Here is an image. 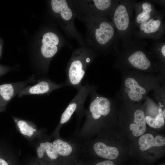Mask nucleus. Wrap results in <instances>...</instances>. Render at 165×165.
Wrapping results in <instances>:
<instances>
[{"label": "nucleus", "instance_id": "obj_1", "mask_svg": "<svg viewBox=\"0 0 165 165\" xmlns=\"http://www.w3.org/2000/svg\"><path fill=\"white\" fill-rule=\"evenodd\" d=\"M119 71L121 83L115 97L121 101L142 102L150 91L165 85V78L160 75L130 70Z\"/></svg>", "mask_w": 165, "mask_h": 165}, {"label": "nucleus", "instance_id": "obj_2", "mask_svg": "<svg viewBox=\"0 0 165 165\" xmlns=\"http://www.w3.org/2000/svg\"><path fill=\"white\" fill-rule=\"evenodd\" d=\"M76 17L85 25V46L99 55L108 54L116 37L112 22L106 16L80 12H76Z\"/></svg>", "mask_w": 165, "mask_h": 165}, {"label": "nucleus", "instance_id": "obj_3", "mask_svg": "<svg viewBox=\"0 0 165 165\" xmlns=\"http://www.w3.org/2000/svg\"><path fill=\"white\" fill-rule=\"evenodd\" d=\"M96 86L90 94V101L86 110L85 120L77 134L81 140H90L97 131L99 126L110 121L114 116V110L117 103L115 97L110 98L99 94Z\"/></svg>", "mask_w": 165, "mask_h": 165}, {"label": "nucleus", "instance_id": "obj_4", "mask_svg": "<svg viewBox=\"0 0 165 165\" xmlns=\"http://www.w3.org/2000/svg\"><path fill=\"white\" fill-rule=\"evenodd\" d=\"M98 55L86 46L75 50L66 67L67 78L63 83L64 86L73 87L79 91L83 86L82 80L87 68Z\"/></svg>", "mask_w": 165, "mask_h": 165}, {"label": "nucleus", "instance_id": "obj_5", "mask_svg": "<svg viewBox=\"0 0 165 165\" xmlns=\"http://www.w3.org/2000/svg\"><path fill=\"white\" fill-rule=\"evenodd\" d=\"M116 56L115 67L119 70H130L160 75L159 66L143 49H126L116 53Z\"/></svg>", "mask_w": 165, "mask_h": 165}, {"label": "nucleus", "instance_id": "obj_6", "mask_svg": "<svg viewBox=\"0 0 165 165\" xmlns=\"http://www.w3.org/2000/svg\"><path fill=\"white\" fill-rule=\"evenodd\" d=\"M51 4L53 11L59 14L65 33L69 37L75 39L82 46H85L84 39L74 24L76 12L74 1L52 0Z\"/></svg>", "mask_w": 165, "mask_h": 165}, {"label": "nucleus", "instance_id": "obj_7", "mask_svg": "<svg viewBox=\"0 0 165 165\" xmlns=\"http://www.w3.org/2000/svg\"><path fill=\"white\" fill-rule=\"evenodd\" d=\"M96 87L87 82L82 86L62 113L58 126L54 132L55 135H59L61 127L69 120L74 112L77 115L78 121L85 115L86 110L84 107V103L87 97Z\"/></svg>", "mask_w": 165, "mask_h": 165}, {"label": "nucleus", "instance_id": "obj_8", "mask_svg": "<svg viewBox=\"0 0 165 165\" xmlns=\"http://www.w3.org/2000/svg\"><path fill=\"white\" fill-rule=\"evenodd\" d=\"M77 11L106 16L109 15L116 5L110 0L75 1Z\"/></svg>", "mask_w": 165, "mask_h": 165}, {"label": "nucleus", "instance_id": "obj_9", "mask_svg": "<svg viewBox=\"0 0 165 165\" xmlns=\"http://www.w3.org/2000/svg\"><path fill=\"white\" fill-rule=\"evenodd\" d=\"M130 6L126 2L116 4L109 14L116 30L119 33L127 32L131 24Z\"/></svg>", "mask_w": 165, "mask_h": 165}, {"label": "nucleus", "instance_id": "obj_10", "mask_svg": "<svg viewBox=\"0 0 165 165\" xmlns=\"http://www.w3.org/2000/svg\"><path fill=\"white\" fill-rule=\"evenodd\" d=\"M36 152L41 165H59L66 161L58 155L52 142L48 140L40 143Z\"/></svg>", "mask_w": 165, "mask_h": 165}, {"label": "nucleus", "instance_id": "obj_11", "mask_svg": "<svg viewBox=\"0 0 165 165\" xmlns=\"http://www.w3.org/2000/svg\"><path fill=\"white\" fill-rule=\"evenodd\" d=\"M64 86L63 83L57 84L49 79H43L34 85L25 87L20 92L18 97L28 95L49 94L53 90Z\"/></svg>", "mask_w": 165, "mask_h": 165}, {"label": "nucleus", "instance_id": "obj_12", "mask_svg": "<svg viewBox=\"0 0 165 165\" xmlns=\"http://www.w3.org/2000/svg\"><path fill=\"white\" fill-rule=\"evenodd\" d=\"M35 81V75H33L24 81L0 85V97L3 105L6 104L13 97L18 95L23 89Z\"/></svg>", "mask_w": 165, "mask_h": 165}, {"label": "nucleus", "instance_id": "obj_13", "mask_svg": "<svg viewBox=\"0 0 165 165\" xmlns=\"http://www.w3.org/2000/svg\"><path fill=\"white\" fill-rule=\"evenodd\" d=\"M52 143L59 156L65 160L73 159L81 152L80 147L75 144L61 139L59 136H56Z\"/></svg>", "mask_w": 165, "mask_h": 165}, {"label": "nucleus", "instance_id": "obj_14", "mask_svg": "<svg viewBox=\"0 0 165 165\" xmlns=\"http://www.w3.org/2000/svg\"><path fill=\"white\" fill-rule=\"evenodd\" d=\"M162 26L161 18L159 16H152L148 21L140 24L139 30L142 34L152 36L158 34Z\"/></svg>", "mask_w": 165, "mask_h": 165}, {"label": "nucleus", "instance_id": "obj_15", "mask_svg": "<svg viewBox=\"0 0 165 165\" xmlns=\"http://www.w3.org/2000/svg\"><path fill=\"white\" fill-rule=\"evenodd\" d=\"M140 149L145 151L153 147H160L165 145V139L160 135L155 137L151 134H146L142 135L139 138L138 141Z\"/></svg>", "mask_w": 165, "mask_h": 165}, {"label": "nucleus", "instance_id": "obj_16", "mask_svg": "<svg viewBox=\"0 0 165 165\" xmlns=\"http://www.w3.org/2000/svg\"><path fill=\"white\" fill-rule=\"evenodd\" d=\"M140 11L137 13L135 21L137 24H140L149 20L153 16V8L152 5L148 2H144L141 5Z\"/></svg>", "mask_w": 165, "mask_h": 165}, {"label": "nucleus", "instance_id": "obj_17", "mask_svg": "<svg viewBox=\"0 0 165 165\" xmlns=\"http://www.w3.org/2000/svg\"><path fill=\"white\" fill-rule=\"evenodd\" d=\"M13 119L21 134L30 138L34 135L36 129L28 121L16 118Z\"/></svg>", "mask_w": 165, "mask_h": 165}, {"label": "nucleus", "instance_id": "obj_18", "mask_svg": "<svg viewBox=\"0 0 165 165\" xmlns=\"http://www.w3.org/2000/svg\"><path fill=\"white\" fill-rule=\"evenodd\" d=\"M165 110L160 112L156 117L153 118L149 116H145L146 123L150 127L159 128L165 124Z\"/></svg>", "mask_w": 165, "mask_h": 165}, {"label": "nucleus", "instance_id": "obj_19", "mask_svg": "<svg viewBox=\"0 0 165 165\" xmlns=\"http://www.w3.org/2000/svg\"><path fill=\"white\" fill-rule=\"evenodd\" d=\"M58 51L57 46L42 44L41 51L42 56L47 60L52 58Z\"/></svg>", "mask_w": 165, "mask_h": 165}, {"label": "nucleus", "instance_id": "obj_20", "mask_svg": "<svg viewBox=\"0 0 165 165\" xmlns=\"http://www.w3.org/2000/svg\"><path fill=\"white\" fill-rule=\"evenodd\" d=\"M60 40L55 33L52 32H47L43 35L42 42V44H47L57 46Z\"/></svg>", "mask_w": 165, "mask_h": 165}, {"label": "nucleus", "instance_id": "obj_21", "mask_svg": "<svg viewBox=\"0 0 165 165\" xmlns=\"http://www.w3.org/2000/svg\"><path fill=\"white\" fill-rule=\"evenodd\" d=\"M154 95L155 99L158 101L161 106L165 104V85L154 90Z\"/></svg>", "mask_w": 165, "mask_h": 165}, {"label": "nucleus", "instance_id": "obj_22", "mask_svg": "<svg viewBox=\"0 0 165 165\" xmlns=\"http://www.w3.org/2000/svg\"><path fill=\"white\" fill-rule=\"evenodd\" d=\"M94 165H115V164L111 160H106L100 162Z\"/></svg>", "mask_w": 165, "mask_h": 165}, {"label": "nucleus", "instance_id": "obj_23", "mask_svg": "<svg viewBox=\"0 0 165 165\" xmlns=\"http://www.w3.org/2000/svg\"><path fill=\"white\" fill-rule=\"evenodd\" d=\"M0 165H10L8 161L0 157Z\"/></svg>", "mask_w": 165, "mask_h": 165}, {"label": "nucleus", "instance_id": "obj_24", "mask_svg": "<svg viewBox=\"0 0 165 165\" xmlns=\"http://www.w3.org/2000/svg\"><path fill=\"white\" fill-rule=\"evenodd\" d=\"M76 165H79V164H76Z\"/></svg>", "mask_w": 165, "mask_h": 165}]
</instances>
